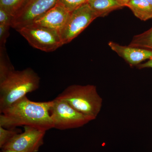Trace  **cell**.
I'll use <instances>...</instances> for the list:
<instances>
[{
  "instance_id": "cell-1",
  "label": "cell",
  "mask_w": 152,
  "mask_h": 152,
  "mask_svg": "<svg viewBox=\"0 0 152 152\" xmlns=\"http://www.w3.org/2000/svg\"><path fill=\"white\" fill-rule=\"evenodd\" d=\"M52 105V101L33 102L26 96L0 112V126L13 129L28 126L48 130L54 128L49 113Z\"/></svg>"
},
{
  "instance_id": "cell-2",
  "label": "cell",
  "mask_w": 152,
  "mask_h": 152,
  "mask_svg": "<svg viewBox=\"0 0 152 152\" xmlns=\"http://www.w3.org/2000/svg\"><path fill=\"white\" fill-rule=\"evenodd\" d=\"M40 78L31 68L14 71L0 83V112L38 89Z\"/></svg>"
},
{
  "instance_id": "cell-3",
  "label": "cell",
  "mask_w": 152,
  "mask_h": 152,
  "mask_svg": "<svg viewBox=\"0 0 152 152\" xmlns=\"http://www.w3.org/2000/svg\"><path fill=\"white\" fill-rule=\"evenodd\" d=\"M57 97L66 101L73 108L92 121L96 118L102 105V99L93 85H71Z\"/></svg>"
},
{
  "instance_id": "cell-4",
  "label": "cell",
  "mask_w": 152,
  "mask_h": 152,
  "mask_svg": "<svg viewBox=\"0 0 152 152\" xmlns=\"http://www.w3.org/2000/svg\"><path fill=\"white\" fill-rule=\"evenodd\" d=\"M35 48L45 52L54 51L64 45L59 32L34 24L17 30Z\"/></svg>"
},
{
  "instance_id": "cell-5",
  "label": "cell",
  "mask_w": 152,
  "mask_h": 152,
  "mask_svg": "<svg viewBox=\"0 0 152 152\" xmlns=\"http://www.w3.org/2000/svg\"><path fill=\"white\" fill-rule=\"evenodd\" d=\"M50 112L54 128L62 130L81 127L92 121L57 97L52 101Z\"/></svg>"
},
{
  "instance_id": "cell-6",
  "label": "cell",
  "mask_w": 152,
  "mask_h": 152,
  "mask_svg": "<svg viewBox=\"0 0 152 152\" xmlns=\"http://www.w3.org/2000/svg\"><path fill=\"white\" fill-rule=\"evenodd\" d=\"M97 18L88 3L71 12L60 33L64 45L72 42Z\"/></svg>"
},
{
  "instance_id": "cell-7",
  "label": "cell",
  "mask_w": 152,
  "mask_h": 152,
  "mask_svg": "<svg viewBox=\"0 0 152 152\" xmlns=\"http://www.w3.org/2000/svg\"><path fill=\"white\" fill-rule=\"evenodd\" d=\"M57 3L58 0H26L12 17L11 27L17 30L31 24Z\"/></svg>"
},
{
  "instance_id": "cell-8",
  "label": "cell",
  "mask_w": 152,
  "mask_h": 152,
  "mask_svg": "<svg viewBox=\"0 0 152 152\" xmlns=\"http://www.w3.org/2000/svg\"><path fill=\"white\" fill-rule=\"evenodd\" d=\"M24 132L18 134L1 148L2 150H11L20 152H37L43 144L46 131L39 128L25 126Z\"/></svg>"
},
{
  "instance_id": "cell-9",
  "label": "cell",
  "mask_w": 152,
  "mask_h": 152,
  "mask_svg": "<svg viewBox=\"0 0 152 152\" xmlns=\"http://www.w3.org/2000/svg\"><path fill=\"white\" fill-rule=\"evenodd\" d=\"M70 14V12L64 7L57 3L54 7L36 19L32 24L48 28L60 33L67 21Z\"/></svg>"
},
{
  "instance_id": "cell-10",
  "label": "cell",
  "mask_w": 152,
  "mask_h": 152,
  "mask_svg": "<svg viewBox=\"0 0 152 152\" xmlns=\"http://www.w3.org/2000/svg\"><path fill=\"white\" fill-rule=\"evenodd\" d=\"M108 45L112 50L121 57L131 66L136 67L147 60L152 59V51L146 49L129 46H123L110 42Z\"/></svg>"
},
{
  "instance_id": "cell-11",
  "label": "cell",
  "mask_w": 152,
  "mask_h": 152,
  "mask_svg": "<svg viewBox=\"0 0 152 152\" xmlns=\"http://www.w3.org/2000/svg\"><path fill=\"white\" fill-rule=\"evenodd\" d=\"M88 4L98 18L106 16L111 12L124 7L115 0H88Z\"/></svg>"
},
{
  "instance_id": "cell-12",
  "label": "cell",
  "mask_w": 152,
  "mask_h": 152,
  "mask_svg": "<svg viewBox=\"0 0 152 152\" xmlns=\"http://www.w3.org/2000/svg\"><path fill=\"white\" fill-rule=\"evenodd\" d=\"M126 7L129 8L142 21L152 19V5L147 0H131Z\"/></svg>"
},
{
  "instance_id": "cell-13",
  "label": "cell",
  "mask_w": 152,
  "mask_h": 152,
  "mask_svg": "<svg viewBox=\"0 0 152 152\" xmlns=\"http://www.w3.org/2000/svg\"><path fill=\"white\" fill-rule=\"evenodd\" d=\"M129 46L152 51V27L144 33L134 36Z\"/></svg>"
},
{
  "instance_id": "cell-14",
  "label": "cell",
  "mask_w": 152,
  "mask_h": 152,
  "mask_svg": "<svg viewBox=\"0 0 152 152\" xmlns=\"http://www.w3.org/2000/svg\"><path fill=\"white\" fill-rule=\"evenodd\" d=\"M15 71L7 53L5 47L0 48V83Z\"/></svg>"
},
{
  "instance_id": "cell-15",
  "label": "cell",
  "mask_w": 152,
  "mask_h": 152,
  "mask_svg": "<svg viewBox=\"0 0 152 152\" xmlns=\"http://www.w3.org/2000/svg\"><path fill=\"white\" fill-rule=\"evenodd\" d=\"M26 0H0V7L2 8L13 16Z\"/></svg>"
},
{
  "instance_id": "cell-16",
  "label": "cell",
  "mask_w": 152,
  "mask_h": 152,
  "mask_svg": "<svg viewBox=\"0 0 152 152\" xmlns=\"http://www.w3.org/2000/svg\"><path fill=\"white\" fill-rule=\"evenodd\" d=\"M18 130L5 129L0 126V148H2L14 136L18 134Z\"/></svg>"
},
{
  "instance_id": "cell-17",
  "label": "cell",
  "mask_w": 152,
  "mask_h": 152,
  "mask_svg": "<svg viewBox=\"0 0 152 152\" xmlns=\"http://www.w3.org/2000/svg\"><path fill=\"white\" fill-rule=\"evenodd\" d=\"M88 0H58V3L64 7L70 12L88 3Z\"/></svg>"
},
{
  "instance_id": "cell-18",
  "label": "cell",
  "mask_w": 152,
  "mask_h": 152,
  "mask_svg": "<svg viewBox=\"0 0 152 152\" xmlns=\"http://www.w3.org/2000/svg\"><path fill=\"white\" fill-rule=\"evenodd\" d=\"M11 27L0 24V48L5 47L7 39L10 35V28Z\"/></svg>"
},
{
  "instance_id": "cell-19",
  "label": "cell",
  "mask_w": 152,
  "mask_h": 152,
  "mask_svg": "<svg viewBox=\"0 0 152 152\" xmlns=\"http://www.w3.org/2000/svg\"><path fill=\"white\" fill-rule=\"evenodd\" d=\"M12 16L7 11L0 7V24L9 26L11 27Z\"/></svg>"
},
{
  "instance_id": "cell-20",
  "label": "cell",
  "mask_w": 152,
  "mask_h": 152,
  "mask_svg": "<svg viewBox=\"0 0 152 152\" xmlns=\"http://www.w3.org/2000/svg\"><path fill=\"white\" fill-rule=\"evenodd\" d=\"M137 67L139 69H145V68H152V59L149 60L145 63L140 64L137 66Z\"/></svg>"
},
{
  "instance_id": "cell-21",
  "label": "cell",
  "mask_w": 152,
  "mask_h": 152,
  "mask_svg": "<svg viewBox=\"0 0 152 152\" xmlns=\"http://www.w3.org/2000/svg\"><path fill=\"white\" fill-rule=\"evenodd\" d=\"M115 1L122 7H125L126 6L127 4L131 0H115Z\"/></svg>"
},
{
  "instance_id": "cell-22",
  "label": "cell",
  "mask_w": 152,
  "mask_h": 152,
  "mask_svg": "<svg viewBox=\"0 0 152 152\" xmlns=\"http://www.w3.org/2000/svg\"><path fill=\"white\" fill-rule=\"evenodd\" d=\"M2 152H20L17 151H13V150H2Z\"/></svg>"
},
{
  "instance_id": "cell-23",
  "label": "cell",
  "mask_w": 152,
  "mask_h": 152,
  "mask_svg": "<svg viewBox=\"0 0 152 152\" xmlns=\"http://www.w3.org/2000/svg\"><path fill=\"white\" fill-rule=\"evenodd\" d=\"M147 1H148L152 5V0H147Z\"/></svg>"
}]
</instances>
